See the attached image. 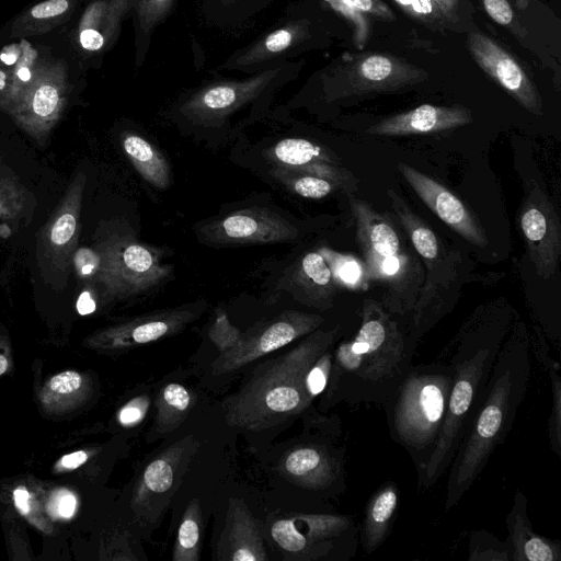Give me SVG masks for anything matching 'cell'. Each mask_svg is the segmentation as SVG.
Here are the masks:
<instances>
[{"mask_svg":"<svg viewBox=\"0 0 561 561\" xmlns=\"http://www.w3.org/2000/svg\"><path fill=\"white\" fill-rule=\"evenodd\" d=\"M415 347L393 314L365 299L357 331L333 348L328 402L382 407L413 365Z\"/></svg>","mask_w":561,"mask_h":561,"instance_id":"obj_2","label":"cell"},{"mask_svg":"<svg viewBox=\"0 0 561 561\" xmlns=\"http://www.w3.org/2000/svg\"><path fill=\"white\" fill-rule=\"evenodd\" d=\"M453 383V369L437 358L412 365L382 404L391 439L410 456L419 477L443 428Z\"/></svg>","mask_w":561,"mask_h":561,"instance_id":"obj_4","label":"cell"},{"mask_svg":"<svg viewBox=\"0 0 561 561\" xmlns=\"http://www.w3.org/2000/svg\"><path fill=\"white\" fill-rule=\"evenodd\" d=\"M400 491L396 482L382 483L368 499L359 526V543L366 554L379 549L397 518Z\"/></svg>","mask_w":561,"mask_h":561,"instance_id":"obj_18","label":"cell"},{"mask_svg":"<svg viewBox=\"0 0 561 561\" xmlns=\"http://www.w3.org/2000/svg\"><path fill=\"white\" fill-rule=\"evenodd\" d=\"M323 318L299 311H285L263 330L245 339L227 358L228 368H236L264 354L276 351L299 336L317 330Z\"/></svg>","mask_w":561,"mask_h":561,"instance_id":"obj_15","label":"cell"},{"mask_svg":"<svg viewBox=\"0 0 561 561\" xmlns=\"http://www.w3.org/2000/svg\"><path fill=\"white\" fill-rule=\"evenodd\" d=\"M293 283L306 304L319 309L333 306L335 283L328 263L319 252H309L299 261Z\"/></svg>","mask_w":561,"mask_h":561,"instance_id":"obj_19","label":"cell"},{"mask_svg":"<svg viewBox=\"0 0 561 561\" xmlns=\"http://www.w3.org/2000/svg\"><path fill=\"white\" fill-rule=\"evenodd\" d=\"M328 263L335 285L348 290H366L369 279L363 261L354 255L323 248L319 251Z\"/></svg>","mask_w":561,"mask_h":561,"instance_id":"obj_24","label":"cell"},{"mask_svg":"<svg viewBox=\"0 0 561 561\" xmlns=\"http://www.w3.org/2000/svg\"><path fill=\"white\" fill-rule=\"evenodd\" d=\"M484 10L492 20L501 25H508L514 20L513 10L507 0H482Z\"/></svg>","mask_w":561,"mask_h":561,"instance_id":"obj_37","label":"cell"},{"mask_svg":"<svg viewBox=\"0 0 561 561\" xmlns=\"http://www.w3.org/2000/svg\"><path fill=\"white\" fill-rule=\"evenodd\" d=\"M339 327L317 329L297 347L278 360L243 392L233 410L240 422L267 421L274 414L301 412L312 401L306 377L316 360L334 345Z\"/></svg>","mask_w":561,"mask_h":561,"instance_id":"obj_6","label":"cell"},{"mask_svg":"<svg viewBox=\"0 0 561 561\" xmlns=\"http://www.w3.org/2000/svg\"><path fill=\"white\" fill-rule=\"evenodd\" d=\"M335 10L340 11L353 21L358 27V42H363L367 37V22L363 19L362 13H369L381 18H391L388 7L379 0H327Z\"/></svg>","mask_w":561,"mask_h":561,"instance_id":"obj_28","label":"cell"},{"mask_svg":"<svg viewBox=\"0 0 561 561\" xmlns=\"http://www.w3.org/2000/svg\"><path fill=\"white\" fill-rule=\"evenodd\" d=\"M274 176L284 182L297 195L305 198L320 199L336 190H343L340 184L331 180L290 172L282 167H276Z\"/></svg>","mask_w":561,"mask_h":561,"instance_id":"obj_25","label":"cell"},{"mask_svg":"<svg viewBox=\"0 0 561 561\" xmlns=\"http://www.w3.org/2000/svg\"><path fill=\"white\" fill-rule=\"evenodd\" d=\"M140 60L146 55L154 27L167 16L173 0H135Z\"/></svg>","mask_w":561,"mask_h":561,"instance_id":"obj_27","label":"cell"},{"mask_svg":"<svg viewBox=\"0 0 561 561\" xmlns=\"http://www.w3.org/2000/svg\"><path fill=\"white\" fill-rule=\"evenodd\" d=\"M78 211V203L73 207L71 199L70 206L65 205L55 217L48 231V242L53 250L60 252L70 247L77 233Z\"/></svg>","mask_w":561,"mask_h":561,"instance_id":"obj_30","label":"cell"},{"mask_svg":"<svg viewBox=\"0 0 561 561\" xmlns=\"http://www.w3.org/2000/svg\"><path fill=\"white\" fill-rule=\"evenodd\" d=\"M77 310L80 314H89L95 310V302L89 291H83L77 300Z\"/></svg>","mask_w":561,"mask_h":561,"instance_id":"obj_45","label":"cell"},{"mask_svg":"<svg viewBox=\"0 0 561 561\" xmlns=\"http://www.w3.org/2000/svg\"><path fill=\"white\" fill-rule=\"evenodd\" d=\"M207 239L221 244L289 242L299 231L287 219L267 208L234 211L205 228Z\"/></svg>","mask_w":561,"mask_h":561,"instance_id":"obj_11","label":"cell"},{"mask_svg":"<svg viewBox=\"0 0 561 561\" xmlns=\"http://www.w3.org/2000/svg\"><path fill=\"white\" fill-rule=\"evenodd\" d=\"M534 354L547 374L551 385V409L547 424V435L550 449L561 457V375L560 363L550 354L548 345L538 334L534 340Z\"/></svg>","mask_w":561,"mask_h":561,"instance_id":"obj_22","label":"cell"},{"mask_svg":"<svg viewBox=\"0 0 561 561\" xmlns=\"http://www.w3.org/2000/svg\"><path fill=\"white\" fill-rule=\"evenodd\" d=\"M510 542L485 529L472 530L468 540V561H511Z\"/></svg>","mask_w":561,"mask_h":561,"instance_id":"obj_26","label":"cell"},{"mask_svg":"<svg viewBox=\"0 0 561 561\" xmlns=\"http://www.w3.org/2000/svg\"><path fill=\"white\" fill-rule=\"evenodd\" d=\"M468 46L482 70L496 80L520 105L534 114L542 113L536 87L506 50L480 33L469 34Z\"/></svg>","mask_w":561,"mask_h":561,"instance_id":"obj_14","label":"cell"},{"mask_svg":"<svg viewBox=\"0 0 561 561\" xmlns=\"http://www.w3.org/2000/svg\"><path fill=\"white\" fill-rule=\"evenodd\" d=\"M73 263L80 277H90L98 273L100 254L91 249L81 248L75 253Z\"/></svg>","mask_w":561,"mask_h":561,"instance_id":"obj_35","label":"cell"},{"mask_svg":"<svg viewBox=\"0 0 561 561\" xmlns=\"http://www.w3.org/2000/svg\"><path fill=\"white\" fill-rule=\"evenodd\" d=\"M76 508V499L70 493L61 495L57 502V511L64 517H70Z\"/></svg>","mask_w":561,"mask_h":561,"instance_id":"obj_44","label":"cell"},{"mask_svg":"<svg viewBox=\"0 0 561 561\" xmlns=\"http://www.w3.org/2000/svg\"><path fill=\"white\" fill-rule=\"evenodd\" d=\"M199 539V527L194 517L185 516L178 534V549L174 559L182 560L183 553L193 551Z\"/></svg>","mask_w":561,"mask_h":561,"instance_id":"obj_33","label":"cell"},{"mask_svg":"<svg viewBox=\"0 0 561 561\" xmlns=\"http://www.w3.org/2000/svg\"><path fill=\"white\" fill-rule=\"evenodd\" d=\"M333 362V346L328 348L309 369L306 377V387L313 399L320 394L328 385Z\"/></svg>","mask_w":561,"mask_h":561,"instance_id":"obj_31","label":"cell"},{"mask_svg":"<svg viewBox=\"0 0 561 561\" xmlns=\"http://www.w3.org/2000/svg\"><path fill=\"white\" fill-rule=\"evenodd\" d=\"M142 416V410L140 407L129 403L124 407L119 413V421L124 425H129L138 422Z\"/></svg>","mask_w":561,"mask_h":561,"instance_id":"obj_42","label":"cell"},{"mask_svg":"<svg viewBox=\"0 0 561 561\" xmlns=\"http://www.w3.org/2000/svg\"><path fill=\"white\" fill-rule=\"evenodd\" d=\"M5 85V75L0 70V90Z\"/></svg>","mask_w":561,"mask_h":561,"instance_id":"obj_51","label":"cell"},{"mask_svg":"<svg viewBox=\"0 0 561 561\" xmlns=\"http://www.w3.org/2000/svg\"><path fill=\"white\" fill-rule=\"evenodd\" d=\"M146 486L153 492L167 491L173 481V471L169 462L162 459L152 461L145 470Z\"/></svg>","mask_w":561,"mask_h":561,"instance_id":"obj_32","label":"cell"},{"mask_svg":"<svg viewBox=\"0 0 561 561\" xmlns=\"http://www.w3.org/2000/svg\"><path fill=\"white\" fill-rule=\"evenodd\" d=\"M123 149L141 178L159 190L171 184V169L164 156L147 139L128 134L123 139Z\"/></svg>","mask_w":561,"mask_h":561,"instance_id":"obj_21","label":"cell"},{"mask_svg":"<svg viewBox=\"0 0 561 561\" xmlns=\"http://www.w3.org/2000/svg\"><path fill=\"white\" fill-rule=\"evenodd\" d=\"M81 382L82 378L78 373L67 370L54 376L49 380L48 387L53 392L65 394L79 389Z\"/></svg>","mask_w":561,"mask_h":561,"instance_id":"obj_36","label":"cell"},{"mask_svg":"<svg viewBox=\"0 0 561 561\" xmlns=\"http://www.w3.org/2000/svg\"><path fill=\"white\" fill-rule=\"evenodd\" d=\"M14 503L22 514L28 512V492L24 488H18L13 492Z\"/></svg>","mask_w":561,"mask_h":561,"instance_id":"obj_47","label":"cell"},{"mask_svg":"<svg viewBox=\"0 0 561 561\" xmlns=\"http://www.w3.org/2000/svg\"><path fill=\"white\" fill-rule=\"evenodd\" d=\"M310 28L307 19H287L282 25L232 54L222 68L253 75L286 62L310 41Z\"/></svg>","mask_w":561,"mask_h":561,"instance_id":"obj_12","label":"cell"},{"mask_svg":"<svg viewBox=\"0 0 561 561\" xmlns=\"http://www.w3.org/2000/svg\"><path fill=\"white\" fill-rule=\"evenodd\" d=\"M16 55L15 54H9V53H2L0 55V59L5 65H13L16 61Z\"/></svg>","mask_w":561,"mask_h":561,"instance_id":"obj_48","label":"cell"},{"mask_svg":"<svg viewBox=\"0 0 561 561\" xmlns=\"http://www.w3.org/2000/svg\"><path fill=\"white\" fill-rule=\"evenodd\" d=\"M398 171L443 222L477 247L488 244L485 230L476 216L445 185L404 162L398 163Z\"/></svg>","mask_w":561,"mask_h":561,"instance_id":"obj_13","label":"cell"},{"mask_svg":"<svg viewBox=\"0 0 561 561\" xmlns=\"http://www.w3.org/2000/svg\"><path fill=\"white\" fill-rule=\"evenodd\" d=\"M518 222L537 275L553 277L561 254V225L553 204L535 181L526 183Z\"/></svg>","mask_w":561,"mask_h":561,"instance_id":"obj_10","label":"cell"},{"mask_svg":"<svg viewBox=\"0 0 561 561\" xmlns=\"http://www.w3.org/2000/svg\"><path fill=\"white\" fill-rule=\"evenodd\" d=\"M506 540L512 548L511 561H560L561 541L534 531L528 516V500L516 490L506 515Z\"/></svg>","mask_w":561,"mask_h":561,"instance_id":"obj_17","label":"cell"},{"mask_svg":"<svg viewBox=\"0 0 561 561\" xmlns=\"http://www.w3.org/2000/svg\"><path fill=\"white\" fill-rule=\"evenodd\" d=\"M531 371L530 342L524 330L503 341L483 392L469 417L448 468L445 504H459L507 437L526 398Z\"/></svg>","mask_w":561,"mask_h":561,"instance_id":"obj_1","label":"cell"},{"mask_svg":"<svg viewBox=\"0 0 561 561\" xmlns=\"http://www.w3.org/2000/svg\"><path fill=\"white\" fill-rule=\"evenodd\" d=\"M8 368V359L0 355V375H2Z\"/></svg>","mask_w":561,"mask_h":561,"instance_id":"obj_50","label":"cell"},{"mask_svg":"<svg viewBox=\"0 0 561 561\" xmlns=\"http://www.w3.org/2000/svg\"><path fill=\"white\" fill-rule=\"evenodd\" d=\"M353 70L352 87L360 92L398 88L419 77L401 61L378 54L365 56Z\"/></svg>","mask_w":561,"mask_h":561,"instance_id":"obj_20","label":"cell"},{"mask_svg":"<svg viewBox=\"0 0 561 561\" xmlns=\"http://www.w3.org/2000/svg\"><path fill=\"white\" fill-rule=\"evenodd\" d=\"M18 77L22 80V81H28L31 79V71L28 68L26 67H22L18 70Z\"/></svg>","mask_w":561,"mask_h":561,"instance_id":"obj_49","label":"cell"},{"mask_svg":"<svg viewBox=\"0 0 561 561\" xmlns=\"http://www.w3.org/2000/svg\"><path fill=\"white\" fill-rule=\"evenodd\" d=\"M392 209L410 242L426 268L419 299L412 311L410 336L416 345L420 337L443 314L439 295L457 275L460 257L457 252L447 251L435 232L392 188L387 191Z\"/></svg>","mask_w":561,"mask_h":561,"instance_id":"obj_7","label":"cell"},{"mask_svg":"<svg viewBox=\"0 0 561 561\" xmlns=\"http://www.w3.org/2000/svg\"><path fill=\"white\" fill-rule=\"evenodd\" d=\"M414 16H433L437 13L431 0H396ZM438 14V13H437Z\"/></svg>","mask_w":561,"mask_h":561,"instance_id":"obj_40","label":"cell"},{"mask_svg":"<svg viewBox=\"0 0 561 561\" xmlns=\"http://www.w3.org/2000/svg\"><path fill=\"white\" fill-rule=\"evenodd\" d=\"M80 43L88 50H99L104 45V37L96 30L85 28L80 33Z\"/></svg>","mask_w":561,"mask_h":561,"instance_id":"obj_41","label":"cell"},{"mask_svg":"<svg viewBox=\"0 0 561 561\" xmlns=\"http://www.w3.org/2000/svg\"><path fill=\"white\" fill-rule=\"evenodd\" d=\"M88 459V454L83 450L75 451L68 455H65L60 459V465L67 469H75L85 462Z\"/></svg>","mask_w":561,"mask_h":561,"instance_id":"obj_43","label":"cell"},{"mask_svg":"<svg viewBox=\"0 0 561 561\" xmlns=\"http://www.w3.org/2000/svg\"><path fill=\"white\" fill-rule=\"evenodd\" d=\"M163 398L168 404L180 411H184L191 401L186 389L178 383L168 385L163 391Z\"/></svg>","mask_w":561,"mask_h":561,"instance_id":"obj_38","label":"cell"},{"mask_svg":"<svg viewBox=\"0 0 561 561\" xmlns=\"http://www.w3.org/2000/svg\"><path fill=\"white\" fill-rule=\"evenodd\" d=\"M271 534L275 542L285 551L319 559L308 538L294 519H280L273 524Z\"/></svg>","mask_w":561,"mask_h":561,"instance_id":"obj_29","label":"cell"},{"mask_svg":"<svg viewBox=\"0 0 561 561\" xmlns=\"http://www.w3.org/2000/svg\"><path fill=\"white\" fill-rule=\"evenodd\" d=\"M59 95L51 85L39 87L33 95L32 108L35 115L45 118L50 116L58 104Z\"/></svg>","mask_w":561,"mask_h":561,"instance_id":"obj_34","label":"cell"},{"mask_svg":"<svg viewBox=\"0 0 561 561\" xmlns=\"http://www.w3.org/2000/svg\"><path fill=\"white\" fill-rule=\"evenodd\" d=\"M505 333L503 323L477 321L467 325L437 356L451 367L453 383L436 446L423 472L416 478L419 492L431 490L448 470L490 377Z\"/></svg>","mask_w":561,"mask_h":561,"instance_id":"obj_3","label":"cell"},{"mask_svg":"<svg viewBox=\"0 0 561 561\" xmlns=\"http://www.w3.org/2000/svg\"><path fill=\"white\" fill-rule=\"evenodd\" d=\"M69 7L67 0H47L32 9V15L36 19H47L64 13Z\"/></svg>","mask_w":561,"mask_h":561,"instance_id":"obj_39","label":"cell"},{"mask_svg":"<svg viewBox=\"0 0 561 561\" xmlns=\"http://www.w3.org/2000/svg\"><path fill=\"white\" fill-rule=\"evenodd\" d=\"M437 13L439 11L440 15L448 16L451 15L458 5V0H431Z\"/></svg>","mask_w":561,"mask_h":561,"instance_id":"obj_46","label":"cell"},{"mask_svg":"<svg viewBox=\"0 0 561 561\" xmlns=\"http://www.w3.org/2000/svg\"><path fill=\"white\" fill-rule=\"evenodd\" d=\"M472 122L471 112L461 105L423 104L408 112L387 117L367 128L377 136H408L455 129Z\"/></svg>","mask_w":561,"mask_h":561,"instance_id":"obj_16","label":"cell"},{"mask_svg":"<svg viewBox=\"0 0 561 561\" xmlns=\"http://www.w3.org/2000/svg\"><path fill=\"white\" fill-rule=\"evenodd\" d=\"M98 276L107 297H129L161 285L173 267L161 263L157 252L130 236L114 237L101 244Z\"/></svg>","mask_w":561,"mask_h":561,"instance_id":"obj_8","label":"cell"},{"mask_svg":"<svg viewBox=\"0 0 561 561\" xmlns=\"http://www.w3.org/2000/svg\"><path fill=\"white\" fill-rule=\"evenodd\" d=\"M267 158L277 167L296 168L314 162L339 163L325 148L302 138H285L275 144Z\"/></svg>","mask_w":561,"mask_h":561,"instance_id":"obj_23","label":"cell"},{"mask_svg":"<svg viewBox=\"0 0 561 561\" xmlns=\"http://www.w3.org/2000/svg\"><path fill=\"white\" fill-rule=\"evenodd\" d=\"M297 69L289 61L253 73L244 80H217L201 87L181 105L182 116L198 123H215L267 98L285 84Z\"/></svg>","mask_w":561,"mask_h":561,"instance_id":"obj_9","label":"cell"},{"mask_svg":"<svg viewBox=\"0 0 561 561\" xmlns=\"http://www.w3.org/2000/svg\"><path fill=\"white\" fill-rule=\"evenodd\" d=\"M348 198L368 279L385 287L380 304L391 314L412 313L425 277L420 256L387 214L351 194Z\"/></svg>","mask_w":561,"mask_h":561,"instance_id":"obj_5","label":"cell"}]
</instances>
